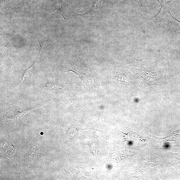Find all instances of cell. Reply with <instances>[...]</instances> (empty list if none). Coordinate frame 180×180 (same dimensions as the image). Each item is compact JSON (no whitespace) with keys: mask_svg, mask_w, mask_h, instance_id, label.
Returning a JSON list of instances; mask_svg holds the SVG:
<instances>
[{"mask_svg":"<svg viewBox=\"0 0 180 180\" xmlns=\"http://www.w3.org/2000/svg\"><path fill=\"white\" fill-rule=\"evenodd\" d=\"M80 79L90 89L94 83L93 78L90 75L84 74L81 77L79 76Z\"/></svg>","mask_w":180,"mask_h":180,"instance_id":"cell-1","label":"cell"},{"mask_svg":"<svg viewBox=\"0 0 180 180\" xmlns=\"http://www.w3.org/2000/svg\"><path fill=\"white\" fill-rule=\"evenodd\" d=\"M46 88L47 90H51L53 89L60 90L61 89V87L56 85H53L51 84H47L46 85Z\"/></svg>","mask_w":180,"mask_h":180,"instance_id":"cell-2","label":"cell"},{"mask_svg":"<svg viewBox=\"0 0 180 180\" xmlns=\"http://www.w3.org/2000/svg\"><path fill=\"white\" fill-rule=\"evenodd\" d=\"M103 2L101 0H95V2L93 8L95 10L101 8L102 6Z\"/></svg>","mask_w":180,"mask_h":180,"instance_id":"cell-3","label":"cell"},{"mask_svg":"<svg viewBox=\"0 0 180 180\" xmlns=\"http://www.w3.org/2000/svg\"><path fill=\"white\" fill-rule=\"evenodd\" d=\"M57 3L56 5V7L58 10V11L60 15L62 16L63 18L65 19L64 18L63 15V11L62 9V7L61 4L60 3L58 0H57Z\"/></svg>","mask_w":180,"mask_h":180,"instance_id":"cell-4","label":"cell"},{"mask_svg":"<svg viewBox=\"0 0 180 180\" xmlns=\"http://www.w3.org/2000/svg\"><path fill=\"white\" fill-rule=\"evenodd\" d=\"M166 13H168L169 14H170L172 16V17L174 19L176 20H177V21L179 23L180 25V21H179L176 18H174L173 17V16L172 15L171 13L170 12V11L167 12H166ZM179 34H180V32L179 33Z\"/></svg>","mask_w":180,"mask_h":180,"instance_id":"cell-5","label":"cell"}]
</instances>
